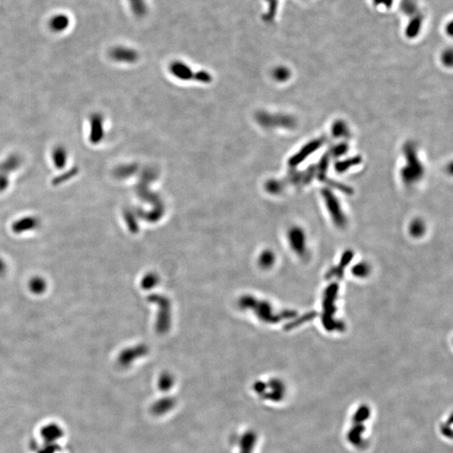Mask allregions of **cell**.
<instances>
[{"label":"cell","mask_w":453,"mask_h":453,"mask_svg":"<svg viewBox=\"0 0 453 453\" xmlns=\"http://www.w3.org/2000/svg\"><path fill=\"white\" fill-rule=\"evenodd\" d=\"M321 195L326 203L328 213L333 219L335 225L338 228H343L347 224V218L343 213L339 201L329 189H323Z\"/></svg>","instance_id":"3"},{"label":"cell","mask_w":453,"mask_h":453,"mask_svg":"<svg viewBox=\"0 0 453 453\" xmlns=\"http://www.w3.org/2000/svg\"><path fill=\"white\" fill-rule=\"evenodd\" d=\"M290 75L289 70L287 68L283 67L274 69V72H273L274 79L277 80L278 82H285V81L288 80L289 77H290Z\"/></svg>","instance_id":"16"},{"label":"cell","mask_w":453,"mask_h":453,"mask_svg":"<svg viewBox=\"0 0 453 453\" xmlns=\"http://www.w3.org/2000/svg\"><path fill=\"white\" fill-rule=\"evenodd\" d=\"M325 142L324 139H316L309 142L308 144L304 145L296 154H294L289 160L290 167H296L306 160L311 154L315 153L318 149L321 148Z\"/></svg>","instance_id":"5"},{"label":"cell","mask_w":453,"mask_h":453,"mask_svg":"<svg viewBox=\"0 0 453 453\" xmlns=\"http://www.w3.org/2000/svg\"><path fill=\"white\" fill-rule=\"evenodd\" d=\"M256 119L261 126L265 128L280 127L290 129L296 125L295 119L285 114H271L265 112H259L256 114Z\"/></svg>","instance_id":"4"},{"label":"cell","mask_w":453,"mask_h":453,"mask_svg":"<svg viewBox=\"0 0 453 453\" xmlns=\"http://www.w3.org/2000/svg\"><path fill=\"white\" fill-rule=\"evenodd\" d=\"M348 150H349L348 145L342 143V144L335 146L331 151H332V154H333V156L340 157L342 154H346Z\"/></svg>","instance_id":"18"},{"label":"cell","mask_w":453,"mask_h":453,"mask_svg":"<svg viewBox=\"0 0 453 453\" xmlns=\"http://www.w3.org/2000/svg\"><path fill=\"white\" fill-rule=\"evenodd\" d=\"M7 265L5 261L0 257V276H2L6 273Z\"/></svg>","instance_id":"20"},{"label":"cell","mask_w":453,"mask_h":453,"mask_svg":"<svg viewBox=\"0 0 453 453\" xmlns=\"http://www.w3.org/2000/svg\"><path fill=\"white\" fill-rule=\"evenodd\" d=\"M170 71L176 78L181 80H196L204 84H207L212 81V77L207 71H201L195 73L188 66L185 65L183 62H173L170 65Z\"/></svg>","instance_id":"2"},{"label":"cell","mask_w":453,"mask_h":453,"mask_svg":"<svg viewBox=\"0 0 453 453\" xmlns=\"http://www.w3.org/2000/svg\"><path fill=\"white\" fill-rule=\"evenodd\" d=\"M362 159L360 156H354V157L349 158L343 161H338L335 165V169L336 172L343 173L346 170H349L352 167H356L361 163Z\"/></svg>","instance_id":"10"},{"label":"cell","mask_w":453,"mask_h":453,"mask_svg":"<svg viewBox=\"0 0 453 453\" xmlns=\"http://www.w3.org/2000/svg\"><path fill=\"white\" fill-rule=\"evenodd\" d=\"M290 246L297 254L304 257L306 253V238L304 231L301 228H291L289 234Z\"/></svg>","instance_id":"6"},{"label":"cell","mask_w":453,"mask_h":453,"mask_svg":"<svg viewBox=\"0 0 453 453\" xmlns=\"http://www.w3.org/2000/svg\"><path fill=\"white\" fill-rule=\"evenodd\" d=\"M410 234L414 237H421L425 234V226L422 220L416 219L410 223Z\"/></svg>","instance_id":"14"},{"label":"cell","mask_w":453,"mask_h":453,"mask_svg":"<svg viewBox=\"0 0 453 453\" xmlns=\"http://www.w3.org/2000/svg\"><path fill=\"white\" fill-rule=\"evenodd\" d=\"M110 56L116 62L126 63H133L139 58V54L135 51V50L123 47H115L112 50Z\"/></svg>","instance_id":"8"},{"label":"cell","mask_w":453,"mask_h":453,"mask_svg":"<svg viewBox=\"0 0 453 453\" xmlns=\"http://www.w3.org/2000/svg\"><path fill=\"white\" fill-rule=\"evenodd\" d=\"M443 61L444 63H445L446 65L449 66V67L452 66V63H453V54H452V51H447V52L444 55Z\"/></svg>","instance_id":"19"},{"label":"cell","mask_w":453,"mask_h":453,"mask_svg":"<svg viewBox=\"0 0 453 453\" xmlns=\"http://www.w3.org/2000/svg\"><path fill=\"white\" fill-rule=\"evenodd\" d=\"M28 288L30 291L34 295L40 296L46 292L47 289V282L45 278L40 275H35L30 279L28 282Z\"/></svg>","instance_id":"9"},{"label":"cell","mask_w":453,"mask_h":453,"mask_svg":"<svg viewBox=\"0 0 453 453\" xmlns=\"http://www.w3.org/2000/svg\"><path fill=\"white\" fill-rule=\"evenodd\" d=\"M332 134L336 138H345L349 136V128L344 122L336 121L332 128Z\"/></svg>","instance_id":"13"},{"label":"cell","mask_w":453,"mask_h":453,"mask_svg":"<svg viewBox=\"0 0 453 453\" xmlns=\"http://www.w3.org/2000/svg\"><path fill=\"white\" fill-rule=\"evenodd\" d=\"M40 226L39 219L34 217H25L16 220L12 224V231L16 235H21L33 231Z\"/></svg>","instance_id":"7"},{"label":"cell","mask_w":453,"mask_h":453,"mask_svg":"<svg viewBox=\"0 0 453 453\" xmlns=\"http://www.w3.org/2000/svg\"><path fill=\"white\" fill-rule=\"evenodd\" d=\"M352 273L356 277L364 278L368 276L370 273L369 265L367 263H359L355 265L352 268Z\"/></svg>","instance_id":"15"},{"label":"cell","mask_w":453,"mask_h":453,"mask_svg":"<svg viewBox=\"0 0 453 453\" xmlns=\"http://www.w3.org/2000/svg\"><path fill=\"white\" fill-rule=\"evenodd\" d=\"M132 12L138 17H143L148 11L146 0H129Z\"/></svg>","instance_id":"11"},{"label":"cell","mask_w":453,"mask_h":453,"mask_svg":"<svg viewBox=\"0 0 453 453\" xmlns=\"http://www.w3.org/2000/svg\"><path fill=\"white\" fill-rule=\"evenodd\" d=\"M404 154L406 164L401 171V176L405 184L410 185L418 182L424 174V168L416 154V150L412 144L404 145Z\"/></svg>","instance_id":"1"},{"label":"cell","mask_w":453,"mask_h":453,"mask_svg":"<svg viewBox=\"0 0 453 453\" xmlns=\"http://www.w3.org/2000/svg\"><path fill=\"white\" fill-rule=\"evenodd\" d=\"M50 27L56 31H62L65 30L68 25H69V19L67 16H63V15H59L53 18L50 22Z\"/></svg>","instance_id":"12"},{"label":"cell","mask_w":453,"mask_h":453,"mask_svg":"<svg viewBox=\"0 0 453 453\" xmlns=\"http://www.w3.org/2000/svg\"><path fill=\"white\" fill-rule=\"evenodd\" d=\"M266 185H266V188L271 193H279V192L282 191L284 187L283 183L278 182V181H270Z\"/></svg>","instance_id":"17"}]
</instances>
